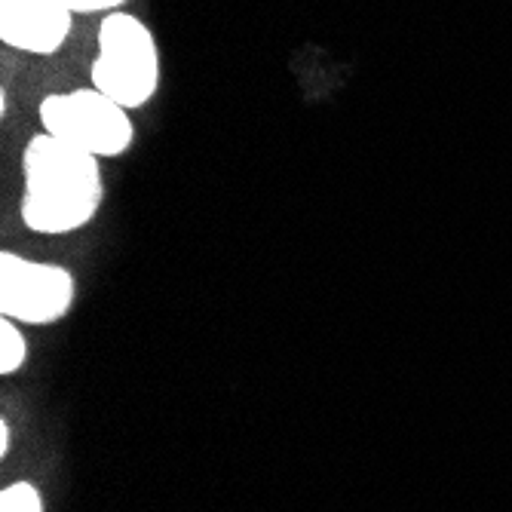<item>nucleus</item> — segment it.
I'll return each instance as SVG.
<instances>
[{
    "mask_svg": "<svg viewBox=\"0 0 512 512\" xmlns=\"http://www.w3.org/2000/svg\"><path fill=\"white\" fill-rule=\"evenodd\" d=\"M102 163L43 129L31 135L22 151V224L43 237H71L86 230L105 203Z\"/></svg>",
    "mask_w": 512,
    "mask_h": 512,
    "instance_id": "obj_1",
    "label": "nucleus"
},
{
    "mask_svg": "<svg viewBox=\"0 0 512 512\" xmlns=\"http://www.w3.org/2000/svg\"><path fill=\"white\" fill-rule=\"evenodd\" d=\"M163 83V53L154 28L135 13H111L99 22V53L89 65V86L126 111L148 108Z\"/></svg>",
    "mask_w": 512,
    "mask_h": 512,
    "instance_id": "obj_2",
    "label": "nucleus"
},
{
    "mask_svg": "<svg viewBox=\"0 0 512 512\" xmlns=\"http://www.w3.org/2000/svg\"><path fill=\"white\" fill-rule=\"evenodd\" d=\"M37 120L43 132L99 160H120L135 145L132 111L108 99L96 86L43 96L37 105Z\"/></svg>",
    "mask_w": 512,
    "mask_h": 512,
    "instance_id": "obj_3",
    "label": "nucleus"
},
{
    "mask_svg": "<svg viewBox=\"0 0 512 512\" xmlns=\"http://www.w3.org/2000/svg\"><path fill=\"white\" fill-rule=\"evenodd\" d=\"M77 301V276L56 261L19 252L0 255V316L19 325H53Z\"/></svg>",
    "mask_w": 512,
    "mask_h": 512,
    "instance_id": "obj_4",
    "label": "nucleus"
},
{
    "mask_svg": "<svg viewBox=\"0 0 512 512\" xmlns=\"http://www.w3.org/2000/svg\"><path fill=\"white\" fill-rule=\"evenodd\" d=\"M74 19L65 0H0V43L25 56H56Z\"/></svg>",
    "mask_w": 512,
    "mask_h": 512,
    "instance_id": "obj_5",
    "label": "nucleus"
},
{
    "mask_svg": "<svg viewBox=\"0 0 512 512\" xmlns=\"http://www.w3.org/2000/svg\"><path fill=\"white\" fill-rule=\"evenodd\" d=\"M28 359V341L19 332V322L0 316V375H13Z\"/></svg>",
    "mask_w": 512,
    "mask_h": 512,
    "instance_id": "obj_6",
    "label": "nucleus"
},
{
    "mask_svg": "<svg viewBox=\"0 0 512 512\" xmlns=\"http://www.w3.org/2000/svg\"><path fill=\"white\" fill-rule=\"evenodd\" d=\"M0 512H43V497L31 482H13L0 494Z\"/></svg>",
    "mask_w": 512,
    "mask_h": 512,
    "instance_id": "obj_7",
    "label": "nucleus"
},
{
    "mask_svg": "<svg viewBox=\"0 0 512 512\" xmlns=\"http://www.w3.org/2000/svg\"><path fill=\"white\" fill-rule=\"evenodd\" d=\"M65 4L74 10V16H111L120 13L129 0H65Z\"/></svg>",
    "mask_w": 512,
    "mask_h": 512,
    "instance_id": "obj_8",
    "label": "nucleus"
},
{
    "mask_svg": "<svg viewBox=\"0 0 512 512\" xmlns=\"http://www.w3.org/2000/svg\"><path fill=\"white\" fill-rule=\"evenodd\" d=\"M10 451V424L4 421L0 424V454H7Z\"/></svg>",
    "mask_w": 512,
    "mask_h": 512,
    "instance_id": "obj_9",
    "label": "nucleus"
}]
</instances>
